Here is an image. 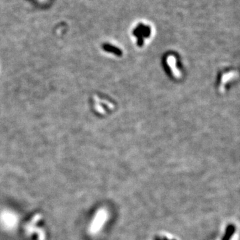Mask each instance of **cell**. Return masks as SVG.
Wrapping results in <instances>:
<instances>
[{"instance_id": "4", "label": "cell", "mask_w": 240, "mask_h": 240, "mask_svg": "<svg viewBox=\"0 0 240 240\" xmlns=\"http://www.w3.org/2000/svg\"><path fill=\"white\" fill-rule=\"evenodd\" d=\"M155 240H165V239H162L159 238H156L155 239Z\"/></svg>"}, {"instance_id": "1", "label": "cell", "mask_w": 240, "mask_h": 240, "mask_svg": "<svg viewBox=\"0 0 240 240\" xmlns=\"http://www.w3.org/2000/svg\"><path fill=\"white\" fill-rule=\"evenodd\" d=\"M0 221L2 226L7 229H12L15 227L16 224L18 223V218L15 214L6 212H3L1 217H0Z\"/></svg>"}, {"instance_id": "3", "label": "cell", "mask_w": 240, "mask_h": 240, "mask_svg": "<svg viewBox=\"0 0 240 240\" xmlns=\"http://www.w3.org/2000/svg\"><path fill=\"white\" fill-rule=\"evenodd\" d=\"M235 226L234 225H229L227 227L225 234L221 240H230L235 232Z\"/></svg>"}, {"instance_id": "2", "label": "cell", "mask_w": 240, "mask_h": 240, "mask_svg": "<svg viewBox=\"0 0 240 240\" xmlns=\"http://www.w3.org/2000/svg\"><path fill=\"white\" fill-rule=\"evenodd\" d=\"M39 219V216L38 215H37L34 218L32 219L31 221L29 223V225L26 227V232L28 234H33L34 232H37L39 234V240H43L44 239V234L43 233V231L41 230H39L38 229H37L36 227H34V223L37 221H38Z\"/></svg>"}]
</instances>
